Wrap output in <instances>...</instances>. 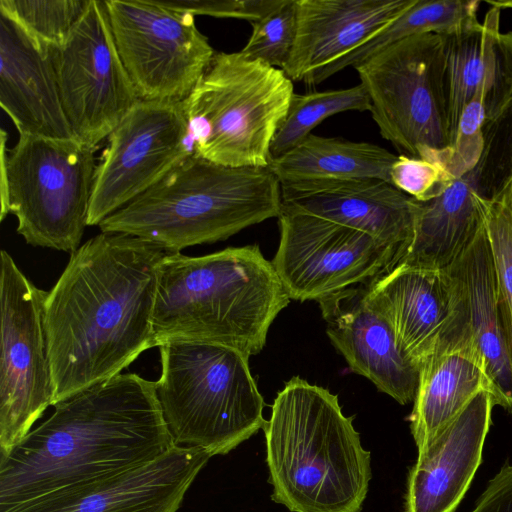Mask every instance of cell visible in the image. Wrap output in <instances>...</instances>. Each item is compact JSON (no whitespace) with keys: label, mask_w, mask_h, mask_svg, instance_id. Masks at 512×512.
Wrapping results in <instances>:
<instances>
[{"label":"cell","mask_w":512,"mask_h":512,"mask_svg":"<svg viewBox=\"0 0 512 512\" xmlns=\"http://www.w3.org/2000/svg\"><path fill=\"white\" fill-rule=\"evenodd\" d=\"M165 254L139 237L105 232L71 254L44 302L55 404L120 374L154 347Z\"/></svg>","instance_id":"1"},{"label":"cell","mask_w":512,"mask_h":512,"mask_svg":"<svg viewBox=\"0 0 512 512\" xmlns=\"http://www.w3.org/2000/svg\"><path fill=\"white\" fill-rule=\"evenodd\" d=\"M174 446L156 382L120 373L56 403L0 454V512L141 467Z\"/></svg>","instance_id":"2"},{"label":"cell","mask_w":512,"mask_h":512,"mask_svg":"<svg viewBox=\"0 0 512 512\" xmlns=\"http://www.w3.org/2000/svg\"><path fill=\"white\" fill-rule=\"evenodd\" d=\"M290 300L258 245L199 257L166 253L158 271L154 347L191 340L256 355Z\"/></svg>","instance_id":"3"},{"label":"cell","mask_w":512,"mask_h":512,"mask_svg":"<svg viewBox=\"0 0 512 512\" xmlns=\"http://www.w3.org/2000/svg\"><path fill=\"white\" fill-rule=\"evenodd\" d=\"M338 396L294 376L263 427L271 499L291 512H360L372 478L364 449Z\"/></svg>","instance_id":"4"},{"label":"cell","mask_w":512,"mask_h":512,"mask_svg":"<svg viewBox=\"0 0 512 512\" xmlns=\"http://www.w3.org/2000/svg\"><path fill=\"white\" fill-rule=\"evenodd\" d=\"M281 207L280 182L269 167H229L193 154L98 226L179 253L278 217Z\"/></svg>","instance_id":"5"},{"label":"cell","mask_w":512,"mask_h":512,"mask_svg":"<svg viewBox=\"0 0 512 512\" xmlns=\"http://www.w3.org/2000/svg\"><path fill=\"white\" fill-rule=\"evenodd\" d=\"M159 351L156 392L176 446L225 455L263 429L265 403L248 356L191 340H169Z\"/></svg>","instance_id":"6"},{"label":"cell","mask_w":512,"mask_h":512,"mask_svg":"<svg viewBox=\"0 0 512 512\" xmlns=\"http://www.w3.org/2000/svg\"><path fill=\"white\" fill-rule=\"evenodd\" d=\"M293 94L281 69L240 51L215 53L184 101L194 155L229 167H269Z\"/></svg>","instance_id":"7"},{"label":"cell","mask_w":512,"mask_h":512,"mask_svg":"<svg viewBox=\"0 0 512 512\" xmlns=\"http://www.w3.org/2000/svg\"><path fill=\"white\" fill-rule=\"evenodd\" d=\"M1 130V221L17 218L27 244L72 254L86 226L96 162L90 147L75 138L19 135L6 148Z\"/></svg>","instance_id":"8"},{"label":"cell","mask_w":512,"mask_h":512,"mask_svg":"<svg viewBox=\"0 0 512 512\" xmlns=\"http://www.w3.org/2000/svg\"><path fill=\"white\" fill-rule=\"evenodd\" d=\"M353 67L382 137L400 155L446 168L451 141L441 36L423 33L404 38Z\"/></svg>","instance_id":"9"},{"label":"cell","mask_w":512,"mask_h":512,"mask_svg":"<svg viewBox=\"0 0 512 512\" xmlns=\"http://www.w3.org/2000/svg\"><path fill=\"white\" fill-rule=\"evenodd\" d=\"M105 4L117 50L139 99L185 101L215 55L195 16L156 0Z\"/></svg>","instance_id":"10"},{"label":"cell","mask_w":512,"mask_h":512,"mask_svg":"<svg viewBox=\"0 0 512 512\" xmlns=\"http://www.w3.org/2000/svg\"><path fill=\"white\" fill-rule=\"evenodd\" d=\"M0 259V454H5L54 406L55 390L44 326L47 292L7 251Z\"/></svg>","instance_id":"11"},{"label":"cell","mask_w":512,"mask_h":512,"mask_svg":"<svg viewBox=\"0 0 512 512\" xmlns=\"http://www.w3.org/2000/svg\"><path fill=\"white\" fill-rule=\"evenodd\" d=\"M277 218L280 241L271 262L292 300L319 301L369 284L401 257L396 246L284 204Z\"/></svg>","instance_id":"12"},{"label":"cell","mask_w":512,"mask_h":512,"mask_svg":"<svg viewBox=\"0 0 512 512\" xmlns=\"http://www.w3.org/2000/svg\"><path fill=\"white\" fill-rule=\"evenodd\" d=\"M49 49L73 137L98 148L140 101L117 50L105 0H90L67 40Z\"/></svg>","instance_id":"13"},{"label":"cell","mask_w":512,"mask_h":512,"mask_svg":"<svg viewBox=\"0 0 512 512\" xmlns=\"http://www.w3.org/2000/svg\"><path fill=\"white\" fill-rule=\"evenodd\" d=\"M193 154L184 101L140 100L107 137L94 173L88 226L99 225Z\"/></svg>","instance_id":"14"},{"label":"cell","mask_w":512,"mask_h":512,"mask_svg":"<svg viewBox=\"0 0 512 512\" xmlns=\"http://www.w3.org/2000/svg\"><path fill=\"white\" fill-rule=\"evenodd\" d=\"M507 184L502 171L481 156L471 170L454 178L439 196L428 201L413 198V238L397 265L445 270L483 228L488 203Z\"/></svg>","instance_id":"15"},{"label":"cell","mask_w":512,"mask_h":512,"mask_svg":"<svg viewBox=\"0 0 512 512\" xmlns=\"http://www.w3.org/2000/svg\"><path fill=\"white\" fill-rule=\"evenodd\" d=\"M211 457L200 448L174 446L141 467L9 512H176Z\"/></svg>","instance_id":"16"},{"label":"cell","mask_w":512,"mask_h":512,"mask_svg":"<svg viewBox=\"0 0 512 512\" xmlns=\"http://www.w3.org/2000/svg\"><path fill=\"white\" fill-rule=\"evenodd\" d=\"M317 302L327 335L350 369L399 404L414 401L419 368L400 351L388 322L367 300L365 285Z\"/></svg>","instance_id":"17"},{"label":"cell","mask_w":512,"mask_h":512,"mask_svg":"<svg viewBox=\"0 0 512 512\" xmlns=\"http://www.w3.org/2000/svg\"><path fill=\"white\" fill-rule=\"evenodd\" d=\"M495 406L483 389L418 452L409 471L405 512H454L481 464Z\"/></svg>","instance_id":"18"},{"label":"cell","mask_w":512,"mask_h":512,"mask_svg":"<svg viewBox=\"0 0 512 512\" xmlns=\"http://www.w3.org/2000/svg\"><path fill=\"white\" fill-rule=\"evenodd\" d=\"M484 16L448 33L443 41L449 95L451 147L465 106L480 96L486 123L512 105V30L501 32V9L493 4Z\"/></svg>","instance_id":"19"},{"label":"cell","mask_w":512,"mask_h":512,"mask_svg":"<svg viewBox=\"0 0 512 512\" xmlns=\"http://www.w3.org/2000/svg\"><path fill=\"white\" fill-rule=\"evenodd\" d=\"M280 187L282 204L396 246L400 259L412 241L414 199L390 182L357 178L281 182Z\"/></svg>","instance_id":"20"},{"label":"cell","mask_w":512,"mask_h":512,"mask_svg":"<svg viewBox=\"0 0 512 512\" xmlns=\"http://www.w3.org/2000/svg\"><path fill=\"white\" fill-rule=\"evenodd\" d=\"M453 296V335L480 353L494 404L512 411V367L503 338L492 253L485 225L466 250L445 269Z\"/></svg>","instance_id":"21"},{"label":"cell","mask_w":512,"mask_h":512,"mask_svg":"<svg viewBox=\"0 0 512 512\" xmlns=\"http://www.w3.org/2000/svg\"><path fill=\"white\" fill-rule=\"evenodd\" d=\"M416 0H296L297 31L282 69L305 84L377 35Z\"/></svg>","instance_id":"22"},{"label":"cell","mask_w":512,"mask_h":512,"mask_svg":"<svg viewBox=\"0 0 512 512\" xmlns=\"http://www.w3.org/2000/svg\"><path fill=\"white\" fill-rule=\"evenodd\" d=\"M49 47L0 11V104L19 135L74 138Z\"/></svg>","instance_id":"23"},{"label":"cell","mask_w":512,"mask_h":512,"mask_svg":"<svg viewBox=\"0 0 512 512\" xmlns=\"http://www.w3.org/2000/svg\"><path fill=\"white\" fill-rule=\"evenodd\" d=\"M365 293L388 322L400 351L420 369L452 317V289L445 270L399 264L366 284Z\"/></svg>","instance_id":"24"},{"label":"cell","mask_w":512,"mask_h":512,"mask_svg":"<svg viewBox=\"0 0 512 512\" xmlns=\"http://www.w3.org/2000/svg\"><path fill=\"white\" fill-rule=\"evenodd\" d=\"M490 392L484 361L474 344L459 342L437 349L420 367L409 417L418 452L481 390Z\"/></svg>","instance_id":"25"},{"label":"cell","mask_w":512,"mask_h":512,"mask_svg":"<svg viewBox=\"0 0 512 512\" xmlns=\"http://www.w3.org/2000/svg\"><path fill=\"white\" fill-rule=\"evenodd\" d=\"M398 155L367 142L309 134L269 168L279 182L374 178L390 182Z\"/></svg>","instance_id":"26"},{"label":"cell","mask_w":512,"mask_h":512,"mask_svg":"<svg viewBox=\"0 0 512 512\" xmlns=\"http://www.w3.org/2000/svg\"><path fill=\"white\" fill-rule=\"evenodd\" d=\"M478 0H416L397 19L366 43L313 76L306 85H317L333 74L355 66L376 52L404 38L444 34L477 20Z\"/></svg>","instance_id":"27"},{"label":"cell","mask_w":512,"mask_h":512,"mask_svg":"<svg viewBox=\"0 0 512 512\" xmlns=\"http://www.w3.org/2000/svg\"><path fill=\"white\" fill-rule=\"evenodd\" d=\"M369 96L359 83L346 89L294 93L287 114L278 127L270 147L277 158L303 141L326 118L345 111H369Z\"/></svg>","instance_id":"28"},{"label":"cell","mask_w":512,"mask_h":512,"mask_svg":"<svg viewBox=\"0 0 512 512\" xmlns=\"http://www.w3.org/2000/svg\"><path fill=\"white\" fill-rule=\"evenodd\" d=\"M485 227L494 264L499 322L512 367V180L488 203Z\"/></svg>","instance_id":"29"},{"label":"cell","mask_w":512,"mask_h":512,"mask_svg":"<svg viewBox=\"0 0 512 512\" xmlns=\"http://www.w3.org/2000/svg\"><path fill=\"white\" fill-rule=\"evenodd\" d=\"M90 0H0V11L32 38L58 47L69 37Z\"/></svg>","instance_id":"30"},{"label":"cell","mask_w":512,"mask_h":512,"mask_svg":"<svg viewBox=\"0 0 512 512\" xmlns=\"http://www.w3.org/2000/svg\"><path fill=\"white\" fill-rule=\"evenodd\" d=\"M251 25L252 33L240 52L250 60L282 70L295 42L296 0H283L280 6Z\"/></svg>","instance_id":"31"},{"label":"cell","mask_w":512,"mask_h":512,"mask_svg":"<svg viewBox=\"0 0 512 512\" xmlns=\"http://www.w3.org/2000/svg\"><path fill=\"white\" fill-rule=\"evenodd\" d=\"M454 177L441 164L398 155L390 169V183L417 201L442 194Z\"/></svg>","instance_id":"32"},{"label":"cell","mask_w":512,"mask_h":512,"mask_svg":"<svg viewBox=\"0 0 512 512\" xmlns=\"http://www.w3.org/2000/svg\"><path fill=\"white\" fill-rule=\"evenodd\" d=\"M485 123L484 103L480 96H475L460 115L455 142L446 166L454 178L460 177L478 163L484 149Z\"/></svg>","instance_id":"33"},{"label":"cell","mask_w":512,"mask_h":512,"mask_svg":"<svg viewBox=\"0 0 512 512\" xmlns=\"http://www.w3.org/2000/svg\"><path fill=\"white\" fill-rule=\"evenodd\" d=\"M170 9L216 18H235L250 23L262 19L283 0H156Z\"/></svg>","instance_id":"34"},{"label":"cell","mask_w":512,"mask_h":512,"mask_svg":"<svg viewBox=\"0 0 512 512\" xmlns=\"http://www.w3.org/2000/svg\"><path fill=\"white\" fill-rule=\"evenodd\" d=\"M471 512H512V464L503 466L488 482Z\"/></svg>","instance_id":"35"},{"label":"cell","mask_w":512,"mask_h":512,"mask_svg":"<svg viewBox=\"0 0 512 512\" xmlns=\"http://www.w3.org/2000/svg\"><path fill=\"white\" fill-rule=\"evenodd\" d=\"M487 3L493 4L502 9H512V0L510 1H487Z\"/></svg>","instance_id":"36"}]
</instances>
